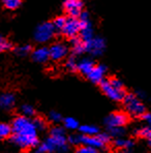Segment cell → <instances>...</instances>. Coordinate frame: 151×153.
Masks as SVG:
<instances>
[{
    "mask_svg": "<svg viewBox=\"0 0 151 153\" xmlns=\"http://www.w3.org/2000/svg\"><path fill=\"white\" fill-rule=\"evenodd\" d=\"M10 139L13 144L22 149H28L37 146V130L30 118L20 116L13 121Z\"/></svg>",
    "mask_w": 151,
    "mask_h": 153,
    "instance_id": "cell-1",
    "label": "cell"
},
{
    "mask_svg": "<svg viewBox=\"0 0 151 153\" xmlns=\"http://www.w3.org/2000/svg\"><path fill=\"white\" fill-rule=\"evenodd\" d=\"M67 149L68 146L64 129L60 126H55L51 129L50 137L36 148L35 153H51L56 150L65 152Z\"/></svg>",
    "mask_w": 151,
    "mask_h": 153,
    "instance_id": "cell-2",
    "label": "cell"
},
{
    "mask_svg": "<svg viewBox=\"0 0 151 153\" xmlns=\"http://www.w3.org/2000/svg\"><path fill=\"white\" fill-rule=\"evenodd\" d=\"M111 140L109 134H97L96 136H84V134H73L69 136L67 141L73 145H82L94 149H103Z\"/></svg>",
    "mask_w": 151,
    "mask_h": 153,
    "instance_id": "cell-3",
    "label": "cell"
},
{
    "mask_svg": "<svg viewBox=\"0 0 151 153\" xmlns=\"http://www.w3.org/2000/svg\"><path fill=\"white\" fill-rule=\"evenodd\" d=\"M124 107L128 115L132 117H142L146 113L145 105L142 102V100L137 97V95L132 93L125 94L124 98Z\"/></svg>",
    "mask_w": 151,
    "mask_h": 153,
    "instance_id": "cell-4",
    "label": "cell"
},
{
    "mask_svg": "<svg viewBox=\"0 0 151 153\" xmlns=\"http://www.w3.org/2000/svg\"><path fill=\"white\" fill-rule=\"evenodd\" d=\"M56 32V29L54 28L53 24L51 22H46L37 26L34 32V38L37 42L44 44L53 38Z\"/></svg>",
    "mask_w": 151,
    "mask_h": 153,
    "instance_id": "cell-5",
    "label": "cell"
},
{
    "mask_svg": "<svg viewBox=\"0 0 151 153\" xmlns=\"http://www.w3.org/2000/svg\"><path fill=\"white\" fill-rule=\"evenodd\" d=\"M80 21L78 18H66L65 24L62 28V33L63 35H65L66 37L73 38L78 36V34L80 33Z\"/></svg>",
    "mask_w": 151,
    "mask_h": 153,
    "instance_id": "cell-6",
    "label": "cell"
},
{
    "mask_svg": "<svg viewBox=\"0 0 151 153\" xmlns=\"http://www.w3.org/2000/svg\"><path fill=\"white\" fill-rule=\"evenodd\" d=\"M128 122V116L123 112L112 113L106 118L105 123L109 128L113 127H123Z\"/></svg>",
    "mask_w": 151,
    "mask_h": 153,
    "instance_id": "cell-7",
    "label": "cell"
},
{
    "mask_svg": "<svg viewBox=\"0 0 151 153\" xmlns=\"http://www.w3.org/2000/svg\"><path fill=\"white\" fill-rule=\"evenodd\" d=\"M85 44V52H89L93 56H100L103 53L106 48V42L105 39L101 37H93L91 40Z\"/></svg>",
    "mask_w": 151,
    "mask_h": 153,
    "instance_id": "cell-8",
    "label": "cell"
},
{
    "mask_svg": "<svg viewBox=\"0 0 151 153\" xmlns=\"http://www.w3.org/2000/svg\"><path fill=\"white\" fill-rule=\"evenodd\" d=\"M100 87L103 93L109 98H111L112 100L120 102V100H123V98H124V96H125L124 90H118V89L114 88V87L110 84L108 80H103V82L100 83Z\"/></svg>",
    "mask_w": 151,
    "mask_h": 153,
    "instance_id": "cell-9",
    "label": "cell"
},
{
    "mask_svg": "<svg viewBox=\"0 0 151 153\" xmlns=\"http://www.w3.org/2000/svg\"><path fill=\"white\" fill-rule=\"evenodd\" d=\"M68 54V47L63 42H55L49 49V55L53 60H61Z\"/></svg>",
    "mask_w": 151,
    "mask_h": 153,
    "instance_id": "cell-10",
    "label": "cell"
},
{
    "mask_svg": "<svg viewBox=\"0 0 151 153\" xmlns=\"http://www.w3.org/2000/svg\"><path fill=\"white\" fill-rule=\"evenodd\" d=\"M64 8L71 18H78L82 13L83 0H64Z\"/></svg>",
    "mask_w": 151,
    "mask_h": 153,
    "instance_id": "cell-11",
    "label": "cell"
},
{
    "mask_svg": "<svg viewBox=\"0 0 151 153\" xmlns=\"http://www.w3.org/2000/svg\"><path fill=\"white\" fill-rule=\"evenodd\" d=\"M80 21V20H79ZM80 38L84 42H87L93 38V28H92L91 22L89 20H84V21H80Z\"/></svg>",
    "mask_w": 151,
    "mask_h": 153,
    "instance_id": "cell-12",
    "label": "cell"
},
{
    "mask_svg": "<svg viewBox=\"0 0 151 153\" xmlns=\"http://www.w3.org/2000/svg\"><path fill=\"white\" fill-rule=\"evenodd\" d=\"M106 71L107 69H106V66H103V65H94V67L87 75V76L92 83H95V84L100 83V84L105 80Z\"/></svg>",
    "mask_w": 151,
    "mask_h": 153,
    "instance_id": "cell-13",
    "label": "cell"
},
{
    "mask_svg": "<svg viewBox=\"0 0 151 153\" xmlns=\"http://www.w3.org/2000/svg\"><path fill=\"white\" fill-rule=\"evenodd\" d=\"M32 58L34 61L39 62V63L47 62L49 60V58H50V55H49V49L46 48V47L37 48L36 50L33 51Z\"/></svg>",
    "mask_w": 151,
    "mask_h": 153,
    "instance_id": "cell-14",
    "label": "cell"
},
{
    "mask_svg": "<svg viewBox=\"0 0 151 153\" xmlns=\"http://www.w3.org/2000/svg\"><path fill=\"white\" fill-rule=\"evenodd\" d=\"M16 98L13 93H3L0 95V108L3 110H10L15 105Z\"/></svg>",
    "mask_w": 151,
    "mask_h": 153,
    "instance_id": "cell-15",
    "label": "cell"
},
{
    "mask_svg": "<svg viewBox=\"0 0 151 153\" xmlns=\"http://www.w3.org/2000/svg\"><path fill=\"white\" fill-rule=\"evenodd\" d=\"M94 67V63L91 59L88 58H84L81 61L78 62V66H77V71H79L81 74L87 76L90 71H92V68Z\"/></svg>",
    "mask_w": 151,
    "mask_h": 153,
    "instance_id": "cell-16",
    "label": "cell"
},
{
    "mask_svg": "<svg viewBox=\"0 0 151 153\" xmlns=\"http://www.w3.org/2000/svg\"><path fill=\"white\" fill-rule=\"evenodd\" d=\"M71 44L74 54L76 55H81L85 52V44L79 36L71 38Z\"/></svg>",
    "mask_w": 151,
    "mask_h": 153,
    "instance_id": "cell-17",
    "label": "cell"
},
{
    "mask_svg": "<svg viewBox=\"0 0 151 153\" xmlns=\"http://www.w3.org/2000/svg\"><path fill=\"white\" fill-rule=\"evenodd\" d=\"M114 145L116 146L117 148H120V150H128L134 147V142L132 140H129V139L118 138L115 140Z\"/></svg>",
    "mask_w": 151,
    "mask_h": 153,
    "instance_id": "cell-18",
    "label": "cell"
},
{
    "mask_svg": "<svg viewBox=\"0 0 151 153\" xmlns=\"http://www.w3.org/2000/svg\"><path fill=\"white\" fill-rule=\"evenodd\" d=\"M80 131L84 136H96L97 134H100L98 127L94 125H82L80 127Z\"/></svg>",
    "mask_w": 151,
    "mask_h": 153,
    "instance_id": "cell-19",
    "label": "cell"
},
{
    "mask_svg": "<svg viewBox=\"0 0 151 153\" xmlns=\"http://www.w3.org/2000/svg\"><path fill=\"white\" fill-rule=\"evenodd\" d=\"M136 132L137 134H139L140 137L142 138H145L148 140V143L150 144V140H151V129H150V126L147 125V126H142L141 128L139 129H136Z\"/></svg>",
    "mask_w": 151,
    "mask_h": 153,
    "instance_id": "cell-20",
    "label": "cell"
},
{
    "mask_svg": "<svg viewBox=\"0 0 151 153\" xmlns=\"http://www.w3.org/2000/svg\"><path fill=\"white\" fill-rule=\"evenodd\" d=\"M12 134V127L7 123H0V139H6Z\"/></svg>",
    "mask_w": 151,
    "mask_h": 153,
    "instance_id": "cell-21",
    "label": "cell"
},
{
    "mask_svg": "<svg viewBox=\"0 0 151 153\" xmlns=\"http://www.w3.org/2000/svg\"><path fill=\"white\" fill-rule=\"evenodd\" d=\"M21 112H22V116L26 117V118H30L33 115L35 114V110L32 105H24L21 107Z\"/></svg>",
    "mask_w": 151,
    "mask_h": 153,
    "instance_id": "cell-22",
    "label": "cell"
},
{
    "mask_svg": "<svg viewBox=\"0 0 151 153\" xmlns=\"http://www.w3.org/2000/svg\"><path fill=\"white\" fill-rule=\"evenodd\" d=\"M64 122V126L65 128L67 129H71V130H74V129H77L79 127V122L78 120H76L75 118H71V117H68V118H65L63 120Z\"/></svg>",
    "mask_w": 151,
    "mask_h": 153,
    "instance_id": "cell-23",
    "label": "cell"
},
{
    "mask_svg": "<svg viewBox=\"0 0 151 153\" xmlns=\"http://www.w3.org/2000/svg\"><path fill=\"white\" fill-rule=\"evenodd\" d=\"M3 4L8 10H16L21 5V0H2Z\"/></svg>",
    "mask_w": 151,
    "mask_h": 153,
    "instance_id": "cell-24",
    "label": "cell"
},
{
    "mask_svg": "<svg viewBox=\"0 0 151 153\" xmlns=\"http://www.w3.org/2000/svg\"><path fill=\"white\" fill-rule=\"evenodd\" d=\"M32 123L37 131L38 130H45L47 127L46 121H45L42 118H39V117H37V118H35L34 120H32Z\"/></svg>",
    "mask_w": 151,
    "mask_h": 153,
    "instance_id": "cell-25",
    "label": "cell"
},
{
    "mask_svg": "<svg viewBox=\"0 0 151 153\" xmlns=\"http://www.w3.org/2000/svg\"><path fill=\"white\" fill-rule=\"evenodd\" d=\"M110 129V137H114V138L118 139L123 137L124 134V128L123 127H113V128H109Z\"/></svg>",
    "mask_w": 151,
    "mask_h": 153,
    "instance_id": "cell-26",
    "label": "cell"
},
{
    "mask_svg": "<svg viewBox=\"0 0 151 153\" xmlns=\"http://www.w3.org/2000/svg\"><path fill=\"white\" fill-rule=\"evenodd\" d=\"M65 21H66V18L65 17H57L54 20V22L52 24H53L54 28H55L56 30L61 31L63 26H64V24H65Z\"/></svg>",
    "mask_w": 151,
    "mask_h": 153,
    "instance_id": "cell-27",
    "label": "cell"
},
{
    "mask_svg": "<svg viewBox=\"0 0 151 153\" xmlns=\"http://www.w3.org/2000/svg\"><path fill=\"white\" fill-rule=\"evenodd\" d=\"M10 48H12L10 42H8V40L6 39L4 36L0 35V53H1V52H5V51L10 50Z\"/></svg>",
    "mask_w": 151,
    "mask_h": 153,
    "instance_id": "cell-28",
    "label": "cell"
},
{
    "mask_svg": "<svg viewBox=\"0 0 151 153\" xmlns=\"http://www.w3.org/2000/svg\"><path fill=\"white\" fill-rule=\"evenodd\" d=\"M77 66H78V61L74 56H71V57L67 59L66 61V67L68 71H77Z\"/></svg>",
    "mask_w": 151,
    "mask_h": 153,
    "instance_id": "cell-29",
    "label": "cell"
},
{
    "mask_svg": "<svg viewBox=\"0 0 151 153\" xmlns=\"http://www.w3.org/2000/svg\"><path fill=\"white\" fill-rule=\"evenodd\" d=\"M16 52H17V54L20 56H26L31 52V46H29V45H24V46H21L16 49Z\"/></svg>",
    "mask_w": 151,
    "mask_h": 153,
    "instance_id": "cell-30",
    "label": "cell"
},
{
    "mask_svg": "<svg viewBox=\"0 0 151 153\" xmlns=\"http://www.w3.org/2000/svg\"><path fill=\"white\" fill-rule=\"evenodd\" d=\"M108 81H109V83L114 87V88H116L118 90H124V88H123V83L121 82L119 79L112 78V79H110V80H108Z\"/></svg>",
    "mask_w": 151,
    "mask_h": 153,
    "instance_id": "cell-31",
    "label": "cell"
},
{
    "mask_svg": "<svg viewBox=\"0 0 151 153\" xmlns=\"http://www.w3.org/2000/svg\"><path fill=\"white\" fill-rule=\"evenodd\" d=\"M49 119L54 123H59L62 121V116L58 112H51L50 115H49Z\"/></svg>",
    "mask_w": 151,
    "mask_h": 153,
    "instance_id": "cell-32",
    "label": "cell"
},
{
    "mask_svg": "<svg viewBox=\"0 0 151 153\" xmlns=\"http://www.w3.org/2000/svg\"><path fill=\"white\" fill-rule=\"evenodd\" d=\"M76 153H97V150L87 146H81L77 149Z\"/></svg>",
    "mask_w": 151,
    "mask_h": 153,
    "instance_id": "cell-33",
    "label": "cell"
},
{
    "mask_svg": "<svg viewBox=\"0 0 151 153\" xmlns=\"http://www.w3.org/2000/svg\"><path fill=\"white\" fill-rule=\"evenodd\" d=\"M142 118L144 119V120L146 121V122L148 123V124H150V122H151V115L149 113H145L142 116Z\"/></svg>",
    "mask_w": 151,
    "mask_h": 153,
    "instance_id": "cell-34",
    "label": "cell"
},
{
    "mask_svg": "<svg viewBox=\"0 0 151 153\" xmlns=\"http://www.w3.org/2000/svg\"><path fill=\"white\" fill-rule=\"evenodd\" d=\"M118 153H130V152L128 151V150H120Z\"/></svg>",
    "mask_w": 151,
    "mask_h": 153,
    "instance_id": "cell-35",
    "label": "cell"
}]
</instances>
